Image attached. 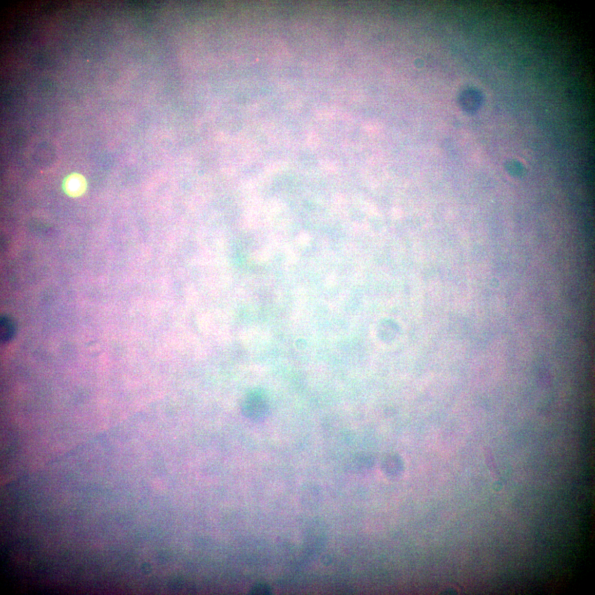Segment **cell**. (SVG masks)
Here are the masks:
<instances>
[{
  "label": "cell",
  "mask_w": 595,
  "mask_h": 595,
  "mask_svg": "<svg viewBox=\"0 0 595 595\" xmlns=\"http://www.w3.org/2000/svg\"><path fill=\"white\" fill-rule=\"evenodd\" d=\"M506 167L509 173L514 177H522L524 175V167L519 162L510 161L507 163Z\"/></svg>",
  "instance_id": "4"
},
{
  "label": "cell",
  "mask_w": 595,
  "mask_h": 595,
  "mask_svg": "<svg viewBox=\"0 0 595 595\" xmlns=\"http://www.w3.org/2000/svg\"><path fill=\"white\" fill-rule=\"evenodd\" d=\"M242 412L248 419L254 421L264 419L268 414V405L264 394L254 390L248 394L242 405Z\"/></svg>",
  "instance_id": "1"
},
{
  "label": "cell",
  "mask_w": 595,
  "mask_h": 595,
  "mask_svg": "<svg viewBox=\"0 0 595 595\" xmlns=\"http://www.w3.org/2000/svg\"><path fill=\"white\" fill-rule=\"evenodd\" d=\"M63 187L64 192L69 197L78 198L86 191L87 180L80 173L73 172L64 179Z\"/></svg>",
  "instance_id": "2"
},
{
  "label": "cell",
  "mask_w": 595,
  "mask_h": 595,
  "mask_svg": "<svg viewBox=\"0 0 595 595\" xmlns=\"http://www.w3.org/2000/svg\"><path fill=\"white\" fill-rule=\"evenodd\" d=\"M0 335L3 342L10 341L16 333V327L11 318L3 316L0 320Z\"/></svg>",
  "instance_id": "3"
},
{
  "label": "cell",
  "mask_w": 595,
  "mask_h": 595,
  "mask_svg": "<svg viewBox=\"0 0 595 595\" xmlns=\"http://www.w3.org/2000/svg\"><path fill=\"white\" fill-rule=\"evenodd\" d=\"M271 593H272V591H271L270 586L265 584L255 585L250 591V593L253 594H267Z\"/></svg>",
  "instance_id": "5"
}]
</instances>
